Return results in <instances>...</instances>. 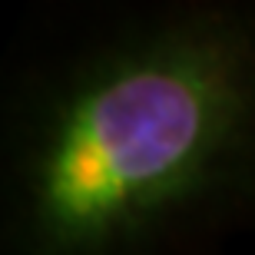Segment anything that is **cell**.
<instances>
[{"instance_id": "1", "label": "cell", "mask_w": 255, "mask_h": 255, "mask_svg": "<svg viewBox=\"0 0 255 255\" xmlns=\"http://www.w3.org/2000/svg\"><path fill=\"white\" fill-rule=\"evenodd\" d=\"M255 139V37L186 13L57 86L17 162L23 255H132L239 169Z\"/></svg>"}]
</instances>
